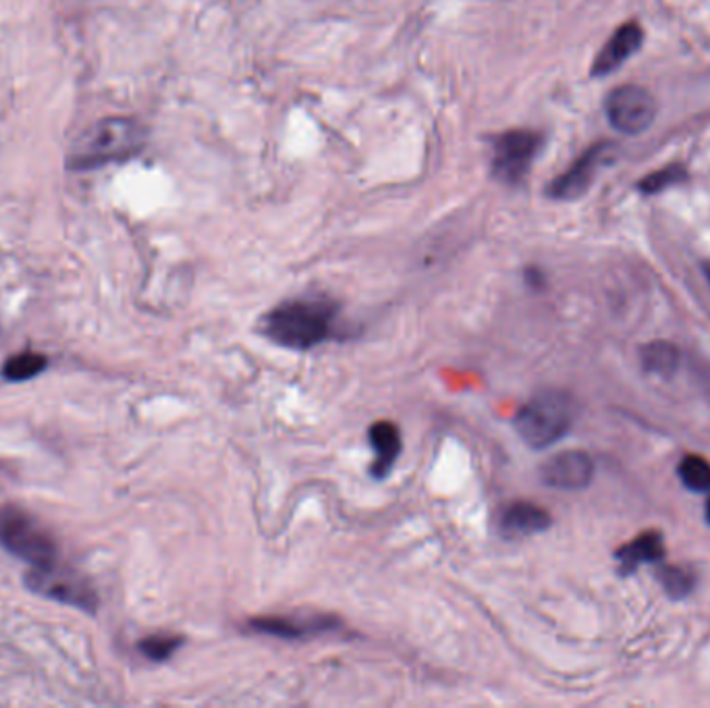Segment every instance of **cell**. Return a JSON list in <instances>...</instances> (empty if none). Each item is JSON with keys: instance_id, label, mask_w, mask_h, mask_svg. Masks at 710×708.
<instances>
[{"instance_id": "cell-1", "label": "cell", "mask_w": 710, "mask_h": 708, "mask_svg": "<svg viewBox=\"0 0 710 708\" xmlns=\"http://www.w3.org/2000/svg\"><path fill=\"white\" fill-rule=\"evenodd\" d=\"M337 316V301L326 296L291 298L280 301L262 316L260 333L275 345L305 351L335 335Z\"/></svg>"}, {"instance_id": "cell-2", "label": "cell", "mask_w": 710, "mask_h": 708, "mask_svg": "<svg viewBox=\"0 0 710 708\" xmlns=\"http://www.w3.org/2000/svg\"><path fill=\"white\" fill-rule=\"evenodd\" d=\"M148 142L146 128L130 117H107L86 129L67 156L71 171H94L137 156Z\"/></svg>"}, {"instance_id": "cell-3", "label": "cell", "mask_w": 710, "mask_h": 708, "mask_svg": "<svg viewBox=\"0 0 710 708\" xmlns=\"http://www.w3.org/2000/svg\"><path fill=\"white\" fill-rule=\"evenodd\" d=\"M576 401L563 391H542L517 411L516 430L532 449H546L561 441L576 420Z\"/></svg>"}, {"instance_id": "cell-4", "label": "cell", "mask_w": 710, "mask_h": 708, "mask_svg": "<svg viewBox=\"0 0 710 708\" xmlns=\"http://www.w3.org/2000/svg\"><path fill=\"white\" fill-rule=\"evenodd\" d=\"M0 547L32 567L59 561L57 540L34 515L15 505L0 509Z\"/></svg>"}, {"instance_id": "cell-5", "label": "cell", "mask_w": 710, "mask_h": 708, "mask_svg": "<svg viewBox=\"0 0 710 708\" xmlns=\"http://www.w3.org/2000/svg\"><path fill=\"white\" fill-rule=\"evenodd\" d=\"M25 586L34 595L75 607L89 615H94L98 609V595L94 584L84 574L61 565L59 561L44 567H32L25 574Z\"/></svg>"}, {"instance_id": "cell-6", "label": "cell", "mask_w": 710, "mask_h": 708, "mask_svg": "<svg viewBox=\"0 0 710 708\" xmlns=\"http://www.w3.org/2000/svg\"><path fill=\"white\" fill-rule=\"evenodd\" d=\"M544 137L532 129H512L493 140L491 171L505 185H519L542 151Z\"/></svg>"}, {"instance_id": "cell-7", "label": "cell", "mask_w": 710, "mask_h": 708, "mask_svg": "<svg viewBox=\"0 0 710 708\" xmlns=\"http://www.w3.org/2000/svg\"><path fill=\"white\" fill-rule=\"evenodd\" d=\"M604 112L615 131L625 135H640L652 128L659 107L646 87L625 84L606 96Z\"/></svg>"}, {"instance_id": "cell-8", "label": "cell", "mask_w": 710, "mask_h": 708, "mask_svg": "<svg viewBox=\"0 0 710 708\" xmlns=\"http://www.w3.org/2000/svg\"><path fill=\"white\" fill-rule=\"evenodd\" d=\"M611 152H613L611 142L592 144L588 151L571 163V167L567 171L561 172L557 179L551 181V185L546 190L549 197L561 200V202H569V200L581 197L583 193L590 190V185L597 179L601 167H604L611 160Z\"/></svg>"}, {"instance_id": "cell-9", "label": "cell", "mask_w": 710, "mask_h": 708, "mask_svg": "<svg viewBox=\"0 0 710 708\" xmlns=\"http://www.w3.org/2000/svg\"><path fill=\"white\" fill-rule=\"evenodd\" d=\"M594 478V461L586 451H561L540 468V480L557 491H581Z\"/></svg>"}, {"instance_id": "cell-10", "label": "cell", "mask_w": 710, "mask_h": 708, "mask_svg": "<svg viewBox=\"0 0 710 708\" xmlns=\"http://www.w3.org/2000/svg\"><path fill=\"white\" fill-rule=\"evenodd\" d=\"M642 44L645 29L640 23L627 22L619 25L599 50L592 63V77H606L615 73L627 59H631L642 48Z\"/></svg>"}, {"instance_id": "cell-11", "label": "cell", "mask_w": 710, "mask_h": 708, "mask_svg": "<svg viewBox=\"0 0 710 708\" xmlns=\"http://www.w3.org/2000/svg\"><path fill=\"white\" fill-rule=\"evenodd\" d=\"M551 524H553L551 514L530 501H516L507 505L498 517V530L509 540L534 537L549 530Z\"/></svg>"}, {"instance_id": "cell-12", "label": "cell", "mask_w": 710, "mask_h": 708, "mask_svg": "<svg viewBox=\"0 0 710 708\" xmlns=\"http://www.w3.org/2000/svg\"><path fill=\"white\" fill-rule=\"evenodd\" d=\"M335 617H256L250 622V627L258 634H268L282 640H300L321 632L337 627Z\"/></svg>"}, {"instance_id": "cell-13", "label": "cell", "mask_w": 710, "mask_h": 708, "mask_svg": "<svg viewBox=\"0 0 710 708\" xmlns=\"http://www.w3.org/2000/svg\"><path fill=\"white\" fill-rule=\"evenodd\" d=\"M667 555L663 535L657 530H646L640 537L631 538L615 551V561L619 563V574L629 576L640 565L663 561Z\"/></svg>"}, {"instance_id": "cell-14", "label": "cell", "mask_w": 710, "mask_h": 708, "mask_svg": "<svg viewBox=\"0 0 710 708\" xmlns=\"http://www.w3.org/2000/svg\"><path fill=\"white\" fill-rule=\"evenodd\" d=\"M368 439H370V447L374 449V464L370 468V473L374 478H385L393 470V466L401 453V447H404L401 432L397 429V424L383 420V422H376L370 427Z\"/></svg>"}, {"instance_id": "cell-15", "label": "cell", "mask_w": 710, "mask_h": 708, "mask_svg": "<svg viewBox=\"0 0 710 708\" xmlns=\"http://www.w3.org/2000/svg\"><path fill=\"white\" fill-rule=\"evenodd\" d=\"M640 360L648 374L671 379L679 365V349L669 341H652L640 349Z\"/></svg>"}, {"instance_id": "cell-16", "label": "cell", "mask_w": 710, "mask_h": 708, "mask_svg": "<svg viewBox=\"0 0 710 708\" xmlns=\"http://www.w3.org/2000/svg\"><path fill=\"white\" fill-rule=\"evenodd\" d=\"M48 368V358L38 351H23L9 358L2 365V379L9 383H25L43 374Z\"/></svg>"}, {"instance_id": "cell-17", "label": "cell", "mask_w": 710, "mask_h": 708, "mask_svg": "<svg viewBox=\"0 0 710 708\" xmlns=\"http://www.w3.org/2000/svg\"><path fill=\"white\" fill-rule=\"evenodd\" d=\"M657 579L661 581L665 595L673 601H682L691 595V590L696 588V576L679 565H663L657 572Z\"/></svg>"}, {"instance_id": "cell-18", "label": "cell", "mask_w": 710, "mask_h": 708, "mask_svg": "<svg viewBox=\"0 0 710 708\" xmlns=\"http://www.w3.org/2000/svg\"><path fill=\"white\" fill-rule=\"evenodd\" d=\"M677 473L682 484L691 493H710V461L702 455H686Z\"/></svg>"}, {"instance_id": "cell-19", "label": "cell", "mask_w": 710, "mask_h": 708, "mask_svg": "<svg viewBox=\"0 0 710 708\" xmlns=\"http://www.w3.org/2000/svg\"><path fill=\"white\" fill-rule=\"evenodd\" d=\"M688 179L689 172L684 165H667V167H663L659 171L646 175L645 179H640L638 190L642 193H648V195H654V193L665 192L669 188L682 185Z\"/></svg>"}, {"instance_id": "cell-20", "label": "cell", "mask_w": 710, "mask_h": 708, "mask_svg": "<svg viewBox=\"0 0 710 708\" xmlns=\"http://www.w3.org/2000/svg\"><path fill=\"white\" fill-rule=\"evenodd\" d=\"M183 646V638L175 634H152L140 643V652L154 663L169 661L172 655Z\"/></svg>"}, {"instance_id": "cell-21", "label": "cell", "mask_w": 710, "mask_h": 708, "mask_svg": "<svg viewBox=\"0 0 710 708\" xmlns=\"http://www.w3.org/2000/svg\"><path fill=\"white\" fill-rule=\"evenodd\" d=\"M528 283L534 285V287H542L544 285V279L540 275L539 271H528Z\"/></svg>"}, {"instance_id": "cell-22", "label": "cell", "mask_w": 710, "mask_h": 708, "mask_svg": "<svg viewBox=\"0 0 710 708\" xmlns=\"http://www.w3.org/2000/svg\"><path fill=\"white\" fill-rule=\"evenodd\" d=\"M702 273H705V277H707V280L710 283V257L702 262Z\"/></svg>"}, {"instance_id": "cell-23", "label": "cell", "mask_w": 710, "mask_h": 708, "mask_svg": "<svg viewBox=\"0 0 710 708\" xmlns=\"http://www.w3.org/2000/svg\"><path fill=\"white\" fill-rule=\"evenodd\" d=\"M707 521H709L710 524V499H709V503H707Z\"/></svg>"}]
</instances>
